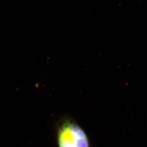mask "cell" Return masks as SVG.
I'll return each instance as SVG.
<instances>
[{
    "label": "cell",
    "mask_w": 147,
    "mask_h": 147,
    "mask_svg": "<svg viewBox=\"0 0 147 147\" xmlns=\"http://www.w3.org/2000/svg\"><path fill=\"white\" fill-rule=\"evenodd\" d=\"M59 147H89L86 134L80 126L71 121L62 125L58 136Z\"/></svg>",
    "instance_id": "cell-1"
}]
</instances>
